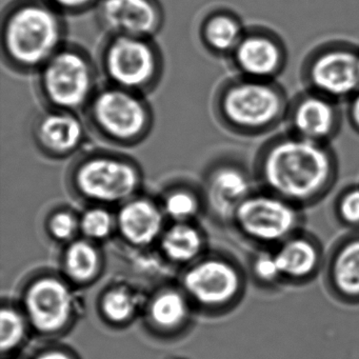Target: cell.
Masks as SVG:
<instances>
[{
	"mask_svg": "<svg viewBox=\"0 0 359 359\" xmlns=\"http://www.w3.org/2000/svg\"><path fill=\"white\" fill-rule=\"evenodd\" d=\"M47 1L58 11L69 12V13L85 11L96 3V0H47Z\"/></svg>",
	"mask_w": 359,
	"mask_h": 359,
	"instance_id": "cell-32",
	"label": "cell"
},
{
	"mask_svg": "<svg viewBox=\"0 0 359 359\" xmlns=\"http://www.w3.org/2000/svg\"><path fill=\"white\" fill-rule=\"evenodd\" d=\"M291 96L278 81L237 74L220 86L214 109L224 127L243 137L274 133L285 125Z\"/></svg>",
	"mask_w": 359,
	"mask_h": 359,
	"instance_id": "cell-3",
	"label": "cell"
},
{
	"mask_svg": "<svg viewBox=\"0 0 359 359\" xmlns=\"http://www.w3.org/2000/svg\"><path fill=\"white\" fill-rule=\"evenodd\" d=\"M250 272L256 285L264 289L285 285L274 248H258L250 262Z\"/></svg>",
	"mask_w": 359,
	"mask_h": 359,
	"instance_id": "cell-24",
	"label": "cell"
},
{
	"mask_svg": "<svg viewBox=\"0 0 359 359\" xmlns=\"http://www.w3.org/2000/svg\"><path fill=\"white\" fill-rule=\"evenodd\" d=\"M256 189L253 175L238 165H224L212 174L208 184V198L218 217L233 222L241 203Z\"/></svg>",
	"mask_w": 359,
	"mask_h": 359,
	"instance_id": "cell-18",
	"label": "cell"
},
{
	"mask_svg": "<svg viewBox=\"0 0 359 359\" xmlns=\"http://www.w3.org/2000/svg\"><path fill=\"white\" fill-rule=\"evenodd\" d=\"M100 306L107 319L112 323H123L133 315L135 299L127 289L114 287L102 296Z\"/></svg>",
	"mask_w": 359,
	"mask_h": 359,
	"instance_id": "cell-26",
	"label": "cell"
},
{
	"mask_svg": "<svg viewBox=\"0 0 359 359\" xmlns=\"http://www.w3.org/2000/svg\"><path fill=\"white\" fill-rule=\"evenodd\" d=\"M8 359H9V358H8Z\"/></svg>",
	"mask_w": 359,
	"mask_h": 359,
	"instance_id": "cell-34",
	"label": "cell"
},
{
	"mask_svg": "<svg viewBox=\"0 0 359 359\" xmlns=\"http://www.w3.org/2000/svg\"><path fill=\"white\" fill-rule=\"evenodd\" d=\"M33 359H76L71 353L60 348H49V350L41 351L39 354L35 355Z\"/></svg>",
	"mask_w": 359,
	"mask_h": 359,
	"instance_id": "cell-33",
	"label": "cell"
},
{
	"mask_svg": "<svg viewBox=\"0 0 359 359\" xmlns=\"http://www.w3.org/2000/svg\"><path fill=\"white\" fill-rule=\"evenodd\" d=\"M197 208L198 205L195 197L184 191L172 193L165 199V210L168 215L180 222L194 216L197 212Z\"/></svg>",
	"mask_w": 359,
	"mask_h": 359,
	"instance_id": "cell-29",
	"label": "cell"
},
{
	"mask_svg": "<svg viewBox=\"0 0 359 359\" xmlns=\"http://www.w3.org/2000/svg\"><path fill=\"white\" fill-rule=\"evenodd\" d=\"M75 180L79 192L88 198L116 203L133 194L137 188L138 173L123 159L94 156L79 165Z\"/></svg>",
	"mask_w": 359,
	"mask_h": 359,
	"instance_id": "cell-11",
	"label": "cell"
},
{
	"mask_svg": "<svg viewBox=\"0 0 359 359\" xmlns=\"http://www.w3.org/2000/svg\"><path fill=\"white\" fill-rule=\"evenodd\" d=\"M25 306L37 331L51 334L66 327L72 314L70 290L55 277L37 279L27 290Z\"/></svg>",
	"mask_w": 359,
	"mask_h": 359,
	"instance_id": "cell-14",
	"label": "cell"
},
{
	"mask_svg": "<svg viewBox=\"0 0 359 359\" xmlns=\"http://www.w3.org/2000/svg\"><path fill=\"white\" fill-rule=\"evenodd\" d=\"M98 20L111 36L151 39L163 25L157 0H100Z\"/></svg>",
	"mask_w": 359,
	"mask_h": 359,
	"instance_id": "cell-13",
	"label": "cell"
},
{
	"mask_svg": "<svg viewBox=\"0 0 359 359\" xmlns=\"http://www.w3.org/2000/svg\"><path fill=\"white\" fill-rule=\"evenodd\" d=\"M254 174L260 189L304 209L331 192L338 178L337 155L331 144L304 140L285 130L260 147Z\"/></svg>",
	"mask_w": 359,
	"mask_h": 359,
	"instance_id": "cell-1",
	"label": "cell"
},
{
	"mask_svg": "<svg viewBox=\"0 0 359 359\" xmlns=\"http://www.w3.org/2000/svg\"><path fill=\"white\" fill-rule=\"evenodd\" d=\"M299 77L304 89L344 104L359 90V45L346 39L318 43L302 60Z\"/></svg>",
	"mask_w": 359,
	"mask_h": 359,
	"instance_id": "cell-4",
	"label": "cell"
},
{
	"mask_svg": "<svg viewBox=\"0 0 359 359\" xmlns=\"http://www.w3.org/2000/svg\"><path fill=\"white\" fill-rule=\"evenodd\" d=\"M86 109L92 127L119 144L142 140L152 126V112L142 94L115 86L97 90Z\"/></svg>",
	"mask_w": 359,
	"mask_h": 359,
	"instance_id": "cell-7",
	"label": "cell"
},
{
	"mask_svg": "<svg viewBox=\"0 0 359 359\" xmlns=\"http://www.w3.org/2000/svg\"><path fill=\"white\" fill-rule=\"evenodd\" d=\"M188 304L182 294L165 291L157 295L150 306L153 323L161 329L170 330L180 327L188 316Z\"/></svg>",
	"mask_w": 359,
	"mask_h": 359,
	"instance_id": "cell-23",
	"label": "cell"
},
{
	"mask_svg": "<svg viewBox=\"0 0 359 359\" xmlns=\"http://www.w3.org/2000/svg\"><path fill=\"white\" fill-rule=\"evenodd\" d=\"M102 66L111 86L140 94L158 83L163 68L150 39L134 36H111L102 50Z\"/></svg>",
	"mask_w": 359,
	"mask_h": 359,
	"instance_id": "cell-8",
	"label": "cell"
},
{
	"mask_svg": "<svg viewBox=\"0 0 359 359\" xmlns=\"http://www.w3.org/2000/svg\"><path fill=\"white\" fill-rule=\"evenodd\" d=\"M247 28L234 12L216 10L209 14L201 25V41L214 55L230 58Z\"/></svg>",
	"mask_w": 359,
	"mask_h": 359,
	"instance_id": "cell-20",
	"label": "cell"
},
{
	"mask_svg": "<svg viewBox=\"0 0 359 359\" xmlns=\"http://www.w3.org/2000/svg\"><path fill=\"white\" fill-rule=\"evenodd\" d=\"M334 213L342 226L359 231V184L348 187L338 194Z\"/></svg>",
	"mask_w": 359,
	"mask_h": 359,
	"instance_id": "cell-27",
	"label": "cell"
},
{
	"mask_svg": "<svg viewBox=\"0 0 359 359\" xmlns=\"http://www.w3.org/2000/svg\"><path fill=\"white\" fill-rule=\"evenodd\" d=\"M291 201L259 189L235 213L239 232L258 248H276L304 228V211Z\"/></svg>",
	"mask_w": 359,
	"mask_h": 359,
	"instance_id": "cell-6",
	"label": "cell"
},
{
	"mask_svg": "<svg viewBox=\"0 0 359 359\" xmlns=\"http://www.w3.org/2000/svg\"><path fill=\"white\" fill-rule=\"evenodd\" d=\"M184 285L199 304L224 306L241 297L245 280L243 273L233 262L214 258L191 268L184 275Z\"/></svg>",
	"mask_w": 359,
	"mask_h": 359,
	"instance_id": "cell-12",
	"label": "cell"
},
{
	"mask_svg": "<svg viewBox=\"0 0 359 359\" xmlns=\"http://www.w3.org/2000/svg\"><path fill=\"white\" fill-rule=\"evenodd\" d=\"M344 117L351 129L359 135V90L344 102Z\"/></svg>",
	"mask_w": 359,
	"mask_h": 359,
	"instance_id": "cell-31",
	"label": "cell"
},
{
	"mask_svg": "<svg viewBox=\"0 0 359 359\" xmlns=\"http://www.w3.org/2000/svg\"><path fill=\"white\" fill-rule=\"evenodd\" d=\"M0 348L4 355L15 351L26 336V321L20 313L12 308H4L0 313Z\"/></svg>",
	"mask_w": 359,
	"mask_h": 359,
	"instance_id": "cell-25",
	"label": "cell"
},
{
	"mask_svg": "<svg viewBox=\"0 0 359 359\" xmlns=\"http://www.w3.org/2000/svg\"><path fill=\"white\" fill-rule=\"evenodd\" d=\"M161 247L170 259L187 262L198 255L203 239L196 229L189 224H178L163 235Z\"/></svg>",
	"mask_w": 359,
	"mask_h": 359,
	"instance_id": "cell-21",
	"label": "cell"
},
{
	"mask_svg": "<svg viewBox=\"0 0 359 359\" xmlns=\"http://www.w3.org/2000/svg\"><path fill=\"white\" fill-rule=\"evenodd\" d=\"M39 88L50 108L76 112L96 93L91 57L74 46H64L39 71Z\"/></svg>",
	"mask_w": 359,
	"mask_h": 359,
	"instance_id": "cell-5",
	"label": "cell"
},
{
	"mask_svg": "<svg viewBox=\"0 0 359 359\" xmlns=\"http://www.w3.org/2000/svg\"><path fill=\"white\" fill-rule=\"evenodd\" d=\"M112 216L100 208L89 210L81 218V231L90 238H106L112 231Z\"/></svg>",
	"mask_w": 359,
	"mask_h": 359,
	"instance_id": "cell-28",
	"label": "cell"
},
{
	"mask_svg": "<svg viewBox=\"0 0 359 359\" xmlns=\"http://www.w3.org/2000/svg\"><path fill=\"white\" fill-rule=\"evenodd\" d=\"M237 74L262 81H278L289 64L283 37L266 26H250L230 57Z\"/></svg>",
	"mask_w": 359,
	"mask_h": 359,
	"instance_id": "cell-10",
	"label": "cell"
},
{
	"mask_svg": "<svg viewBox=\"0 0 359 359\" xmlns=\"http://www.w3.org/2000/svg\"><path fill=\"white\" fill-rule=\"evenodd\" d=\"M117 222L126 241L136 245H147L161 233L163 215L154 203L136 199L121 208Z\"/></svg>",
	"mask_w": 359,
	"mask_h": 359,
	"instance_id": "cell-19",
	"label": "cell"
},
{
	"mask_svg": "<svg viewBox=\"0 0 359 359\" xmlns=\"http://www.w3.org/2000/svg\"><path fill=\"white\" fill-rule=\"evenodd\" d=\"M285 285L310 283L323 269V251L319 241L304 230L274 248Z\"/></svg>",
	"mask_w": 359,
	"mask_h": 359,
	"instance_id": "cell-15",
	"label": "cell"
},
{
	"mask_svg": "<svg viewBox=\"0 0 359 359\" xmlns=\"http://www.w3.org/2000/svg\"><path fill=\"white\" fill-rule=\"evenodd\" d=\"M325 283L336 299L359 304V231L340 239L332 250L325 264Z\"/></svg>",
	"mask_w": 359,
	"mask_h": 359,
	"instance_id": "cell-16",
	"label": "cell"
},
{
	"mask_svg": "<svg viewBox=\"0 0 359 359\" xmlns=\"http://www.w3.org/2000/svg\"><path fill=\"white\" fill-rule=\"evenodd\" d=\"M100 259L95 248L85 241L73 243L65 254V269L73 280L85 283L100 270Z\"/></svg>",
	"mask_w": 359,
	"mask_h": 359,
	"instance_id": "cell-22",
	"label": "cell"
},
{
	"mask_svg": "<svg viewBox=\"0 0 359 359\" xmlns=\"http://www.w3.org/2000/svg\"><path fill=\"white\" fill-rule=\"evenodd\" d=\"M77 222L69 212H58L52 216L49 222V230L52 236L58 241L72 238L77 230Z\"/></svg>",
	"mask_w": 359,
	"mask_h": 359,
	"instance_id": "cell-30",
	"label": "cell"
},
{
	"mask_svg": "<svg viewBox=\"0 0 359 359\" xmlns=\"http://www.w3.org/2000/svg\"><path fill=\"white\" fill-rule=\"evenodd\" d=\"M64 39L60 12L47 0H16L4 15V58L18 72H39L64 47Z\"/></svg>",
	"mask_w": 359,
	"mask_h": 359,
	"instance_id": "cell-2",
	"label": "cell"
},
{
	"mask_svg": "<svg viewBox=\"0 0 359 359\" xmlns=\"http://www.w3.org/2000/svg\"><path fill=\"white\" fill-rule=\"evenodd\" d=\"M344 104L311 90L292 96L285 115V131L304 140L331 144L344 121Z\"/></svg>",
	"mask_w": 359,
	"mask_h": 359,
	"instance_id": "cell-9",
	"label": "cell"
},
{
	"mask_svg": "<svg viewBox=\"0 0 359 359\" xmlns=\"http://www.w3.org/2000/svg\"><path fill=\"white\" fill-rule=\"evenodd\" d=\"M85 126L72 111L49 108L41 113L33 127V134L39 146L54 155L74 152L85 137Z\"/></svg>",
	"mask_w": 359,
	"mask_h": 359,
	"instance_id": "cell-17",
	"label": "cell"
}]
</instances>
